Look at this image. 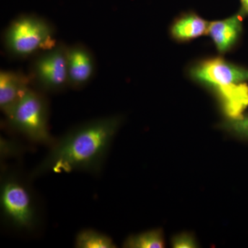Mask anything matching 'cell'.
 <instances>
[{
	"label": "cell",
	"instance_id": "1",
	"mask_svg": "<svg viewBox=\"0 0 248 248\" xmlns=\"http://www.w3.org/2000/svg\"><path fill=\"white\" fill-rule=\"evenodd\" d=\"M122 123V117L111 115L76 125L55 140L31 176L35 178L73 171L98 174Z\"/></svg>",
	"mask_w": 248,
	"mask_h": 248
},
{
	"label": "cell",
	"instance_id": "2",
	"mask_svg": "<svg viewBox=\"0 0 248 248\" xmlns=\"http://www.w3.org/2000/svg\"><path fill=\"white\" fill-rule=\"evenodd\" d=\"M192 80L216 95L228 119L244 115L248 107V69L217 57L197 62L189 70Z\"/></svg>",
	"mask_w": 248,
	"mask_h": 248
},
{
	"label": "cell",
	"instance_id": "3",
	"mask_svg": "<svg viewBox=\"0 0 248 248\" xmlns=\"http://www.w3.org/2000/svg\"><path fill=\"white\" fill-rule=\"evenodd\" d=\"M0 185V210L5 224L25 232L37 229L40 224V208L25 179L17 173L4 171Z\"/></svg>",
	"mask_w": 248,
	"mask_h": 248
},
{
	"label": "cell",
	"instance_id": "4",
	"mask_svg": "<svg viewBox=\"0 0 248 248\" xmlns=\"http://www.w3.org/2000/svg\"><path fill=\"white\" fill-rule=\"evenodd\" d=\"M53 24L34 14H22L15 18L4 33L6 52L14 58L36 56L52 48L58 42Z\"/></svg>",
	"mask_w": 248,
	"mask_h": 248
},
{
	"label": "cell",
	"instance_id": "5",
	"mask_svg": "<svg viewBox=\"0 0 248 248\" xmlns=\"http://www.w3.org/2000/svg\"><path fill=\"white\" fill-rule=\"evenodd\" d=\"M6 120L13 130L34 143L51 146L56 140L49 130L48 101L38 90L29 87Z\"/></svg>",
	"mask_w": 248,
	"mask_h": 248
},
{
	"label": "cell",
	"instance_id": "6",
	"mask_svg": "<svg viewBox=\"0 0 248 248\" xmlns=\"http://www.w3.org/2000/svg\"><path fill=\"white\" fill-rule=\"evenodd\" d=\"M67 46L58 42L52 48L36 55L31 67L32 84L42 93L61 92L68 87Z\"/></svg>",
	"mask_w": 248,
	"mask_h": 248
},
{
	"label": "cell",
	"instance_id": "7",
	"mask_svg": "<svg viewBox=\"0 0 248 248\" xmlns=\"http://www.w3.org/2000/svg\"><path fill=\"white\" fill-rule=\"evenodd\" d=\"M66 60L68 87L74 90L86 87L95 74V59L92 52L82 44L67 46Z\"/></svg>",
	"mask_w": 248,
	"mask_h": 248
},
{
	"label": "cell",
	"instance_id": "8",
	"mask_svg": "<svg viewBox=\"0 0 248 248\" xmlns=\"http://www.w3.org/2000/svg\"><path fill=\"white\" fill-rule=\"evenodd\" d=\"M31 84L29 76L21 72H0V108L6 117L12 113Z\"/></svg>",
	"mask_w": 248,
	"mask_h": 248
},
{
	"label": "cell",
	"instance_id": "9",
	"mask_svg": "<svg viewBox=\"0 0 248 248\" xmlns=\"http://www.w3.org/2000/svg\"><path fill=\"white\" fill-rule=\"evenodd\" d=\"M244 15L241 11L223 20L209 23L208 35L220 53H228L237 43L242 33Z\"/></svg>",
	"mask_w": 248,
	"mask_h": 248
},
{
	"label": "cell",
	"instance_id": "10",
	"mask_svg": "<svg viewBox=\"0 0 248 248\" xmlns=\"http://www.w3.org/2000/svg\"><path fill=\"white\" fill-rule=\"evenodd\" d=\"M209 22L194 13L182 15L172 23L170 35L174 40L188 42L208 34Z\"/></svg>",
	"mask_w": 248,
	"mask_h": 248
},
{
	"label": "cell",
	"instance_id": "11",
	"mask_svg": "<svg viewBox=\"0 0 248 248\" xmlns=\"http://www.w3.org/2000/svg\"><path fill=\"white\" fill-rule=\"evenodd\" d=\"M123 247L125 248H161L165 247L162 230L155 229L131 235L125 240Z\"/></svg>",
	"mask_w": 248,
	"mask_h": 248
},
{
	"label": "cell",
	"instance_id": "12",
	"mask_svg": "<svg viewBox=\"0 0 248 248\" xmlns=\"http://www.w3.org/2000/svg\"><path fill=\"white\" fill-rule=\"evenodd\" d=\"M75 247L78 248H115L113 240L95 230H82L76 235Z\"/></svg>",
	"mask_w": 248,
	"mask_h": 248
},
{
	"label": "cell",
	"instance_id": "13",
	"mask_svg": "<svg viewBox=\"0 0 248 248\" xmlns=\"http://www.w3.org/2000/svg\"><path fill=\"white\" fill-rule=\"evenodd\" d=\"M221 128L236 136L248 140V115L237 119H228L221 124Z\"/></svg>",
	"mask_w": 248,
	"mask_h": 248
},
{
	"label": "cell",
	"instance_id": "14",
	"mask_svg": "<svg viewBox=\"0 0 248 248\" xmlns=\"http://www.w3.org/2000/svg\"><path fill=\"white\" fill-rule=\"evenodd\" d=\"M0 143V156L1 159L14 157L22 152V146L15 140H6L1 138Z\"/></svg>",
	"mask_w": 248,
	"mask_h": 248
},
{
	"label": "cell",
	"instance_id": "15",
	"mask_svg": "<svg viewBox=\"0 0 248 248\" xmlns=\"http://www.w3.org/2000/svg\"><path fill=\"white\" fill-rule=\"evenodd\" d=\"M172 247L175 248H190L198 247L193 236L187 233H182L173 238Z\"/></svg>",
	"mask_w": 248,
	"mask_h": 248
},
{
	"label": "cell",
	"instance_id": "16",
	"mask_svg": "<svg viewBox=\"0 0 248 248\" xmlns=\"http://www.w3.org/2000/svg\"><path fill=\"white\" fill-rule=\"evenodd\" d=\"M241 3V11L248 16V0H240Z\"/></svg>",
	"mask_w": 248,
	"mask_h": 248
}]
</instances>
